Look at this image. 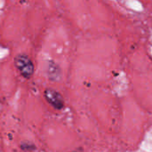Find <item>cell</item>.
I'll return each instance as SVG.
<instances>
[{"label": "cell", "instance_id": "2", "mask_svg": "<svg viewBox=\"0 0 152 152\" xmlns=\"http://www.w3.org/2000/svg\"><path fill=\"white\" fill-rule=\"evenodd\" d=\"M44 94H45V98L46 99L47 102L50 103L54 109L61 110L64 107V100L59 92H57L52 88H47V89H45Z\"/></svg>", "mask_w": 152, "mask_h": 152}, {"label": "cell", "instance_id": "3", "mask_svg": "<svg viewBox=\"0 0 152 152\" xmlns=\"http://www.w3.org/2000/svg\"><path fill=\"white\" fill-rule=\"evenodd\" d=\"M46 73L47 76L49 77V79L56 81L60 78L61 77V69L58 67L57 64H55L54 62L50 61L47 64V69H46Z\"/></svg>", "mask_w": 152, "mask_h": 152}, {"label": "cell", "instance_id": "1", "mask_svg": "<svg viewBox=\"0 0 152 152\" xmlns=\"http://www.w3.org/2000/svg\"><path fill=\"white\" fill-rule=\"evenodd\" d=\"M15 67L24 78H30L34 74V64L30 58L25 53H20L14 58Z\"/></svg>", "mask_w": 152, "mask_h": 152}, {"label": "cell", "instance_id": "4", "mask_svg": "<svg viewBox=\"0 0 152 152\" xmlns=\"http://www.w3.org/2000/svg\"><path fill=\"white\" fill-rule=\"evenodd\" d=\"M20 148L22 149V151H35L36 147L30 143V142H22L20 144Z\"/></svg>", "mask_w": 152, "mask_h": 152}, {"label": "cell", "instance_id": "5", "mask_svg": "<svg viewBox=\"0 0 152 152\" xmlns=\"http://www.w3.org/2000/svg\"><path fill=\"white\" fill-rule=\"evenodd\" d=\"M73 152H80V151H73Z\"/></svg>", "mask_w": 152, "mask_h": 152}]
</instances>
